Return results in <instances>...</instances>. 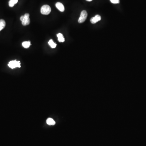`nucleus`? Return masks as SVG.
Returning a JSON list of instances; mask_svg holds the SVG:
<instances>
[{
	"label": "nucleus",
	"instance_id": "nucleus-13",
	"mask_svg": "<svg viewBox=\"0 0 146 146\" xmlns=\"http://www.w3.org/2000/svg\"><path fill=\"white\" fill-rule=\"evenodd\" d=\"M110 1L113 4H118L120 3L119 0H110Z\"/></svg>",
	"mask_w": 146,
	"mask_h": 146
},
{
	"label": "nucleus",
	"instance_id": "nucleus-2",
	"mask_svg": "<svg viewBox=\"0 0 146 146\" xmlns=\"http://www.w3.org/2000/svg\"><path fill=\"white\" fill-rule=\"evenodd\" d=\"M51 9L48 5H44L41 9V13L43 15H47L51 12Z\"/></svg>",
	"mask_w": 146,
	"mask_h": 146
},
{
	"label": "nucleus",
	"instance_id": "nucleus-12",
	"mask_svg": "<svg viewBox=\"0 0 146 146\" xmlns=\"http://www.w3.org/2000/svg\"><path fill=\"white\" fill-rule=\"evenodd\" d=\"M18 2V0H10L9 3V5L10 7H13L15 4H16Z\"/></svg>",
	"mask_w": 146,
	"mask_h": 146
},
{
	"label": "nucleus",
	"instance_id": "nucleus-8",
	"mask_svg": "<svg viewBox=\"0 0 146 146\" xmlns=\"http://www.w3.org/2000/svg\"><path fill=\"white\" fill-rule=\"evenodd\" d=\"M5 25L6 23L5 20L3 19L0 20V31L5 27Z\"/></svg>",
	"mask_w": 146,
	"mask_h": 146
},
{
	"label": "nucleus",
	"instance_id": "nucleus-3",
	"mask_svg": "<svg viewBox=\"0 0 146 146\" xmlns=\"http://www.w3.org/2000/svg\"><path fill=\"white\" fill-rule=\"evenodd\" d=\"M8 65L11 69H14L17 67H21L20 61H17L16 60H11L10 61Z\"/></svg>",
	"mask_w": 146,
	"mask_h": 146
},
{
	"label": "nucleus",
	"instance_id": "nucleus-14",
	"mask_svg": "<svg viewBox=\"0 0 146 146\" xmlns=\"http://www.w3.org/2000/svg\"><path fill=\"white\" fill-rule=\"evenodd\" d=\"M86 1H91L92 0H86Z\"/></svg>",
	"mask_w": 146,
	"mask_h": 146
},
{
	"label": "nucleus",
	"instance_id": "nucleus-6",
	"mask_svg": "<svg viewBox=\"0 0 146 146\" xmlns=\"http://www.w3.org/2000/svg\"><path fill=\"white\" fill-rule=\"evenodd\" d=\"M56 7L60 11L63 12L65 10V8L63 4L60 2H57L56 4Z\"/></svg>",
	"mask_w": 146,
	"mask_h": 146
},
{
	"label": "nucleus",
	"instance_id": "nucleus-9",
	"mask_svg": "<svg viewBox=\"0 0 146 146\" xmlns=\"http://www.w3.org/2000/svg\"><path fill=\"white\" fill-rule=\"evenodd\" d=\"M47 124L50 125H53L55 124V121L52 118H48L46 121Z\"/></svg>",
	"mask_w": 146,
	"mask_h": 146
},
{
	"label": "nucleus",
	"instance_id": "nucleus-5",
	"mask_svg": "<svg viewBox=\"0 0 146 146\" xmlns=\"http://www.w3.org/2000/svg\"><path fill=\"white\" fill-rule=\"evenodd\" d=\"M101 20V17L99 15H97L95 17H93L90 19V22L92 24H95L96 23L100 21Z\"/></svg>",
	"mask_w": 146,
	"mask_h": 146
},
{
	"label": "nucleus",
	"instance_id": "nucleus-1",
	"mask_svg": "<svg viewBox=\"0 0 146 146\" xmlns=\"http://www.w3.org/2000/svg\"><path fill=\"white\" fill-rule=\"evenodd\" d=\"M20 20L22 21V25L24 26L28 25L30 24V20L29 18V14L26 13L24 16L20 17Z\"/></svg>",
	"mask_w": 146,
	"mask_h": 146
},
{
	"label": "nucleus",
	"instance_id": "nucleus-7",
	"mask_svg": "<svg viewBox=\"0 0 146 146\" xmlns=\"http://www.w3.org/2000/svg\"><path fill=\"white\" fill-rule=\"evenodd\" d=\"M57 36L58 39V40L60 42H63L65 40L64 37H63V35L61 33H59L57 35Z\"/></svg>",
	"mask_w": 146,
	"mask_h": 146
},
{
	"label": "nucleus",
	"instance_id": "nucleus-10",
	"mask_svg": "<svg viewBox=\"0 0 146 146\" xmlns=\"http://www.w3.org/2000/svg\"><path fill=\"white\" fill-rule=\"evenodd\" d=\"M22 45L23 47L25 48H28L30 45V41L24 42L22 43Z\"/></svg>",
	"mask_w": 146,
	"mask_h": 146
},
{
	"label": "nucleus",
	"instance_id": "nucleus-11",
	"mask_svg": "<svg viewBox=\"0 0 146 146\" xmlns=\"http://www.w3.org/2000/svg\"><path fill=\"white\" fill-rule=\"evenodd\" d=\"M48 44H49V45H50V47L52 48H55L57 46V44L55 43L52 40H50L49 41V42H48Z\"/></svg>",
	"mask_w": 146,
	"mask_h": 146
},
{
	"label": "nucleus",
	"instance_id": "nucleus-4",
	"mask_svg": "<svg viewBox=\"0 0 146 146\" xmlns=\"http://www.w3.org/2000/svg\"><path fill=\"white\" fill-rule=\"evenodd\" d=\"M87 13L86 11H82L81 12L80 17L78 19V22L79 23H82L84 22L86 20V19H87Z\"/></svg>",
	"mask_w": 146,
	"mask_h": 146
}]
</instances>
